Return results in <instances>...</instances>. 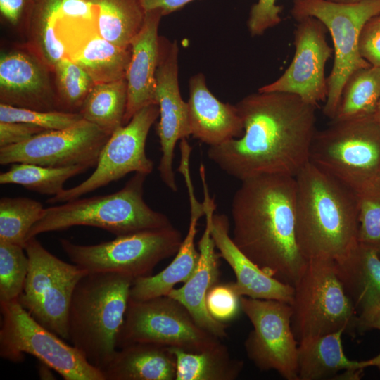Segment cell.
<instances>
[{"label": "cell", "instance_id": "1", "mask_svg": "<svg viewBox=\"0 0 380 380\" xmlns=\"http://www.w3.org/2000/svg\"><path fill=\"white\" fill-rule=\"evenodd\" d=\"M235 106L243 134L207 151L220 170L241 182L265 175L295 177L310 162L316 106L294 94L259 91Z\"/></svg>", "mask_w": 380, "mask_h": 380}, {"label": "cell", "instance_id": "2", "mask_svg": "<svg viewBox=\"0 0 380 380\" xmlns=\"http://www.w3.org/2000/svg\"><path fill=\"white\" fill-rule=\"evenodd\" d=\"M294 177L265 175L241 182L232 201V239L263 272L294 286L307 263L295 230Z\"/></svg>", "mask_w": 380, "mask_h": 380}, {"label": "cell", "instance_id": "3", "mask_svg": "<svg viewBox=\"0 0 380 380\" xmlns=\"http://www.w3.org/2000/svg\"><path fill=\"white\" fill-rule=\"evenodd\" d=\"M295 230L306 260L336 262L358 244V201L353 189L309 162L295 177Z\"/></svg>", "mask_w": 380, "mask_h": 380}, {"label": "cell", "instance_id": "4", "mask_svg": "<svg viewBox=\"0 0 380 380\" xmlns=\"http://www.w3.org/2000/svg\"><path fill=\"white\" fill-rule=\"evenodd\" d=\"M134 280L118 273H88L73 292L68 317V340L101 372L118 350Z\"/></svg>", "mask_w": 380, "mask_h": 380}, {"label": "cell", "instance_id": "5", "mask_svg": "<svg viewBox=\"0 0 380 380\" xmlns=\"http://www.w3.org/2000/svg\"><path fill=\"white\" fill-rule=\"evenodd\" d=\"M148 175H134L113 194L77 198L58 205L44 208L42 215L27 236L66 230L75 226L97 227L115 235L172 226L163 213L153 210L144 199Z\"/></svg>", "mask_w": 380, "mask_h": 380}, {"label": "cell", "instance_id": "6", "mask_svg": "<svg viewBox=\"0 0 380 380\" xmlns=\"http://www.w3.org/2000/svg\"><path fill=\"white\" fill-rule=\"evenodd\" d=\"M310 162L356 193L380 180V124L374 115L332 120L317 131Z\"/></svg>", "mask_w": 380, "mask_h": 380}, {"label": "cell", "instance_id": "7", "mask_svg": "<svg viewBox=\"0 0 380 380\" xmlns=\"http://www.w3.org/2000/svg\"><path fill=\"white\" fill-rule=\"evenodd\" d=\"M293 287L291 327L298 342L338 331L355 335L357 310L343 288L334 261H307Z\"/></svg>", "mask_w": 380, "mask_h": 380}, {"label": "cell", "instance_id": "8", "mask_svg": "<svg viewBox=\"0 0 380 380\" xmlns=\"http://www.w3.org/2000/svg\"><path fill=\"white\" fill-rule=\"evenodd\" d=\"M0 356L13 362L31 355L65 380H104L72 344L36 321L18 300L0 303Z\"/></svg>", "mask_w": 380, "mask_h": 380}, {"label": "cell", "instance_id": "9", "mask_svg": "<svg viewBox=\"0 0 380 380\" xmlns=\"http://www.w3.org/2000/svg\"><path fill=\"white\" fill-rule=\"evenodd\" d=\"M182 240L181 232L172 225L94 245L77 244L66 239H60L59 243L70 260L89 273H118L135 279L151 275L160 261L177 253Z\"/></svg>", "mask_w": 380, "mask_h": 380}, {"label": "cell", "instance_id": "10", "mask_svg": "<svg viewBox=\"0 0 380 380\" xmlns=\"http://www.w3.org/2000/svg\"><path fill=\"white\" fill-rule=\"evenodd\" d=\"M379 13L380 1L346 4L327 0H293L291 15L296 21L314 17L324 25L332 38L334 62L327 77L329 91L323 108L324 114L331 120L335 117L348 77L371 65L360 56L358 40L366 22Z\"/></svg>", "mask_w": 380, "mask_h": 380}, {"label": "cell", "instance_id": "11", "mask_svg": "<svg viewBox=\"0 0 380 380\" xmlns=\"http://www.w3.org/2000/svg\"><path fill=\"white\" fill-rule=\"evenodd\" d=\"M29 268L18 299L39 324L68 340V311L75 289L89 272L61 260L47 251L36 236L26 241Z\"/></svg>", "mask_w": 380, "mask_h": 380}, {"label": "cell", "instance_id": "12", "mask_svg": "<svg viewBox=\"0 0 380 380\" xmlns=\"http://www.w3.org/2000/svg\"><path fill=\"white\" fill-rule=\"evenodd\" d=\"M137 343L195 353L222 342L201 328L180 303L163 296L146 300L129 298L117 346L119 349Z\"/></svg>", "mask_w": 380, "mask_h": 380}, {"label": "cell", "instance_id": "13", "mask_svg": "<svg viewBox=\"0 0 380 380\" xmlns=\"http://www.w3.org/2000/svg\"><path fill=\"white\" fill-rule=\"evenodd\" d=\"M158 116L157 104L148 105L137 111L125 125L111 133L93 173L80 184L51 196L46 203H61L80 198L131 172L150 175L153 162L146 155V142Z\"/></svg>", "mask_w": 380, "mask_h": 380}, {"label": "cell", "instance_id": "14", "mask_svg": "<svg viewBox=\"0 0 380 380\" xmlns=\"http://www.w3.org/2000/svg\"><path fill=\"white\" fill-rule=\"evenodd\" d=\"M241 305L253 327L244 342L249 360L261 371L274 370L284 379L298 380V341L291 327V305L246 296Z\"/></svg>", "mask_w": 380, "mask_h": 380}, {"label": "cell", "instance_id": "15", "mask_svg": "<svg viewBox=\"0 0 380 380\" xmlns=\"http://www.w3.org/2000/svg\"><path fill=\"white\" fill-rule=\"evenodd\" d=\"M111 133L82 119L61 129L46 130L21 143L0 148V164L32 163L47 167L96 165Z\"/></svg>", "mask_w": 380, "mask_h": 380}, {"label": "cell", "instance_id": "16", "mask_svg": "<svg viewBox=\"0 0 380 380\" xmlns=\"http://www.w3.org/2000/svg\"><path fill=\"white\" fill-rule=\"evenodd\" d=\"M327 30L324 25L314 17L298 20L291 63L277 80L258 91L294 94L316 107L319 102H325L329 90L324 70L334 51L327 42Z\"/></svg>", "mask_w": 380, "mask_h": 380}, {"label": "cell", "instance_id": "17", "mask_svg": "<svg viewBox=\"0 0 380 380\" xmlns=\"http://www.w3.org/2000/svg\"><path fill=\"white\" fill-rule=\"evenodd\" d=\"M160 51L156 72V100L159 108L157 125L161 157L158 170L161 180L172 191H177L173 170L175 148L179 140L191 135L187 102L181 96L178 79L179 46L175 41L159 39Z\"/></svg>", "mask_w": 380, "mask_h": 380}, {"label": "cell", "instance_id": "18", "mask_svg": "<svg viewBox=\"0 0 380 380\" xmlns=\"http://www.w3.org/2000/svg\"><path fill=\"white\" fill-rule=\"evenodd\" d=\"M209 194L205 193L203 195L205 227L198 243V265L184 284L180 288H174L167 296L180 303L201 328L222 339L227 337V325L210 316L205 303L208 293L219 281L220 257L215 251V244L210 233V221L216 205Z\"/></svg>", "mask_w": 380, "mask_h": 380}, {"label": "cell", "instance_id": "19", "mask_svg": "<svg viewBox=\"0 0 380 380\" xmlns=\"http://www.w3.org/2000/svg\"><path fill=\"white\" fill-rule=\"evenodd\" d=\"M162 16L159 9L146 11L144 23L130 42L131 58L125 77L127 103L124 124L142 108L157 104L156 72L160 51L158 30Z\"/></svg>", "mask_w": 380, "mask_h": 380}, {"label": "cell", "instance_id": "20", "mask_svg": "<svg viewBox=\"0 0 380 380\" xmlns=\"http://www.w3.org/2000/svg\"><path fill=\"white\" fill-rule=\"evenodd\" d=\"M229 221L224 214H215L210 221L211 236L219 255L233 270L234 286L241 296L276 300L291 304L294 287L263 272L246 256L229 235Z\"/></svg>", "mask_w": 380, "mask_h": 380}, {"label": "cell", "instance_id": "21", "mask_svg": "<svg viewBox=\"0 0 380 380\" xmlns=\"http://www.w3.org/2000/svg\"><path fill=\"white\" fill-rule=\"evenodd\" d=\"M189 91L188 118L194 138L215 146L242 136L243 124L236 106L216 98L209 90L203 74L190 78Z\"/></svg>", "mask_w": 380, "mask_h": 380}, {"label": "cell", "instance_id": "22", "mask_svg": "<svg viewBox=\"0 0 380 380\" xmlns=\"http://www.w3.org/2000/svg\"><path fill=\"white\" fill-rule=\"evenodd\" d=\"M190 204V221L187 233L172 261L161 272L133 281L129 298L146 300L167 296L179 283H185L194 272L199 260L195 247L198 220L205 215L203 203L197 199L191 177H184Z\"/></svg>", "mask_w": 380, "mask_h": 380}, {"label": "cell", "instance_id": "23", "mask_svg": "<svg viewBox=\"0 0 380 380\" xmlns=\"http://www.w3.org/2000/svg\"><path fill=\"white\" fill-rule=\"evenodd\" d=\"M343 331L305 338L298 342V380H358L370 359L356 361L346 355L342 343Z\"/></svg>", "mask_w": 380, "mask_h": 380}, {"label": "cell", "instance_id": "24", "mask_svg": "<svg viewBox=\"0 0 380 380\" xmlns=\"http://www.w3.org/2000/svg\"><path fill=\"white\" fill-rule=\"evenodd\" d=\"M65 46L67 56L80 65L94 84L125 79L130 46L123 48L109 42L99 34L96 27L78 32Z\"/></svg>", "mask_w": 380, "mask_h": 380}, {"label": "cell", "instance_id": "25", "mask_svg": "<svg viewBox=\"0 0 380 380\" xmlns=\"http://www.w3.org/2000/svg\"><path fill=\"white\" fill-rule=\"evenodd\" d=\"M101 372L104 380H175L170 348L137 343L119 348Z\"/></svg>", "mask_w": 380, "mask_h": 380}, {"label": "cell", "instance_id": "26", "mask_svg": "<svg viewBox=\"0 0 380 380\" xmlns=\"http://www.w3.org/2000/svg\"><path fill=\"white\" fill-rule=\"evenodd\" d=\"M334 266L357 310L380 303V257L375 251L359 243Z\"/></svg>", "mask_w": 380, "mask_h": 380}, {"label": "cell", "instance_id": "27", "mask_svg": "<svg viewBox=\"0 0 380 380\" xmlns=\"http://www.w3.org/2000/svg\"><path fill=\"white\" fill-rule=\"evenodd\" d=\"M44 78L40 68L21 53L2 54L0 58V87L4 103L25 104V108L42 110L40 94Z\"/></svg>", "mask_w": 380, "mask_h": 380}, {"label": "cell", "instance_id": "28", "mask_svg": "<svg viewBox=\"0 0 380 380\" xmlns=\"http://www.w3.org/2000/svg\"><path fill=\"white\" fill-rule=\"evenodd\" d=\"M170 349L176 359L175 380H234L243 367L222 343L201 352Z\"/></svg>", "mask_w": 380, "mask_h": 380}, {"label": "cell", "instance_id": "29", "mask_svg": "<svg viewBox=\"0 0 380 380\" xmlns=\"http://www.w3.org/2000/svg\"><path fill=\"white\" fill-rule=\"evenodd\" d=\"M97 9L96 30L109 42L123 48L139 31L146 11L140 0H88Z\"/></svg>", "mask_w": 380, "mask_h": 380}, {"label": "cell", "instance_id": "30", "mask_svg": "<svg viewBox=\"0 0 380 380\" xmlns=\"http://www.w3.org/2000/svg\"><path fill=\"white\" fill-rule=\"evenodd\" d=\"M127 103L125 79L95 83L86 96L80 113L85 120L112 133L124 124Z\"/></svg>", "mask_w": 380, "mask_h": 380}, {"label": "cell", "instance_id": "31", "mask_svg": "<svg viewBox=\"0 0 380 380\" xmlns=\"http://www.w3.org/2000/svg\"><path fill=\"white\" fill-rule=\"evenodd\" d=\"M379 97L380 68L370 65L358 69L346 81L333 120H344L372 115Z\"/></svg>", "mask_w": 380, "mask_h": 380}, {"label": "cell", "instance_id": "32", "mask_svg": "<svg viewBox=\"0 0 380 380\" xmlns=\"http://www.w3.org/2000/svg\"><path fill=\"white\" fill-rule=\"evenodd\" d=\"M88 169L83 165L56 167L16 163L0 174V184H18L29 191L53 196L64 189L66 181Z\"/></svg>", "mask_w": 380, "mask_h": 380}, {"label": "cell", "instance_id": "33", "mask_svg": "<svg viewBox=\"0 0 380 380\" xmlns=\"http://www.w3.org/2000/svg\"><path fill=\"white\" fill-rule=\"evenodd\" d=\"M44 208L38 201L26 197L0 199V241L25 248L27 236L42 215Z\"/></svg>", "mask_w": 380, "mask_h": 380}, {"label": "cell", "instance_id": "34", "mask_svg": "<svg viewBox=\"0 0 380 380\" xmlns=\"http://www.w3.org/2000/svg\"><path fill=\"white\" fill-rule=\"evenodd\" d=\"M25 248L0 241V303L17 300L23 293L29 268Z\"/></svg>", "mask_w": 380, "mask_h": 380}, {"label": "cell", "instance_id": "35", "mask_svg": "<svg viewBox=\"0 0 380 380\" xmlns=\"http://www.w3.org/2000/svg\"><path fill=\"white\" fill-rule=\"evenodd\" d=\"M358 241L380 257V180L357 192Z\"/></svg>", "mask_w": 380, "mask_h": 380}, {"label": "cell", "instance_id": "36", "mask_svg": "<svg viewBox=\"0 0 380 380\" xmlns=\"http://www.w3.org/2000/svg\"><path fill=\"white\" fill-rule=\"evenodd\" d=\"M82 119L80 113L39 110L4 103L0 104V121L27 123L44 130L67 128Z\"/></svg>", "mask_w": 380, "mask_h": 380}, {"label": "cell", "instance_id": "37", "mask_svg": "<svg viewBox=\"0 0 380 380\" xmlns=\"http://www.w3.org/2000/svg\"><path fill=\"white\" fill-rule=\"evenodd\" d=\"M63 101L70 107L82 105L94 84L88 73L69 57L54 64Z\"/></svg>", "mask_w": 380, "mask_h": 380}, {"label": "cell", "instance_id": "38", "mask_svg": "<svg viewBox=\"0 0 380 380\" xmlns=\"http://www.w3.org/2000/svg\"><path fill=\"white\" fill-rule=\"evenodd\" d=\"M39 17L43 52L53 65L65 56L66 49L57 35L56 25L60 0H40Z\"/></svg>", "mask_w": 380, "mask_h": 380}, {"label": "cell", "instance_id": "39", "mask_svg": "<svg viewBox=\"0 0 380 380\" xmlns=\"http://www.w3.org/2000/svg\"><path fill=\"white\" fill-rule=\"evenodd\" d=\"M241 296L234 282L215 284L206 296V308L216 321L225 324L234 319L241 310Z\"/></svg>", "mask_w": 380, "mask_h": 380}, {"label": "cell", "instance_id": "40", "mask_svg": "<svg viewBox=\"0 0 380 380\" xmlns=\"http://www.w3.org/2000/svg\"><path fill=\"white\" fill-rule=\"evenodd\" d=\"M282 7L277 5V0H258L250 11L248 27L253 37L262 34L281 21Z\"/></svg>", "mask_w": 380, "mask_h": 380}, {"label": "cell", "instance_id": "41", "mask_svg": "<svg viewBox=\"0 0 380 380\" xmlns=\"http://www.w3.org/2000/svg\"><path fill=\"white\" fill-rule=\"evenodd\" d=\"M358 49L368 63L380 68V13L369 18L362 27Z\"/></svg>", "mask_w": 380, "mask_h": 380}, {"label": "cell", "instance_id": "42", "mask_svg": "<svg viewBox=\"0 0 380 380\" xmlns=\"http://www.w3.org/2000/svg\"><path fill=\"white\" fill-rule=\"evenodd\" d=\"M44 131L27 123L0 121V148L21 143Z\"/></svg>", "mask_w": 380, "mask_h": 380}, {"label": "cell", "instance_id": "43", "mask_svg": "<svg viewBox=\"0 0 380 380\" xmlns=\"http://www.w3.org/2000/svg\"><path fill=\"white\" fill-rule=\"evenodd\" d=\"M371 330L380 331V303L364 308L358 313L357 332L364 334ZM370 360L372 366L380 371V353Z\"/></svg>", "mask_w": 380, "mask_h": 380}, {"label": "cell", "instance_id": "44", "mask_svg": "<svg viewBox=\"0 0 380 380\" xmlns=\"http://www.w3.org/2000/svg\"><path fill=\"white\" fill-rule=\"evenodd\" d=\"M193 1L194 0H140V2L145 11L159 9L163 15H166Z\"/></svg>", "mask_w": 380, "mask_h": 380}, {"label": "cell", "instance_id": "45", "mask_svg": "<svg viewBox=\"0 0 380 380\" xmlns=\"http://www.w3.org/2000/svg\"><path fill=\"white\" fill-rule=\"evenodd\" d=\"M27 0H0L1 15L11 23L16 24L26 6Z\"/></svg>", "mask_w": 380, "mask_h": 380}, {"label": "cell", "instance_id": "46", "mask_svg": "<svg viewBox=\"0 0 380 380\" xmlns=\"http://www.w3.org/2000/svg\"><path fill=\"white\" fill-rule=\"evenodd\" d=\"M329 1L339 3V4H356L365 3L369 1H380V0H327Z\"/></svg>", "mask_w": 380, "mask_h": 380}, {"label": "cell", "instance_id": "47", "mask_svg": "<svg viewBox=\"0 0 380 380\" xmlns=\"http://www.w3.org/2000/svg\"><path fill=\"white\" fill-rule=\"evenodd\" d=\"M374 116L375 119L377 120V122L380 124V97L378 101Z\"/></svg>", "mask_w": 380, "mask_h": 380}]
</instances>
